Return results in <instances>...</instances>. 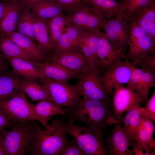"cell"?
Here are the masks:
<instances>
[{
  "label": "cell",
  "instance_id": "cell-1",
  "mask_svg": "<svg viewBox=\"0 0 155 155\" xmlns=\"http://www.w3.org/2000/svg\"><path fill=\"white\" fill-rule=\"evenodd\" d=\"M83 97L75 104L67 107L69 120L83 123L91 129L101 131H105L107 126L120 121L113 115L112 101Z\"/></svg>",
  "mask_w": 155,
  "mask_h": 155
},
{
  "label": "cell",
  "instance_id": "cell-2",
  "mask_svg": "<svg viewBox=\"0 0 155 155\" xmlns=\"http://www.w3.org/2000/svg\"><path fill=\"white\" fill-rule=\"evenodd\" d=\"M36 121L28 154L30 155H61L68 141L65 123L63 119L52 121L51 126L43 129Z\"/></svg>",
  "mask_w": 155,
  "mask_h": 155
},
{
  "label": "cell",
  "instance_id": "cell-3",
  "mask_svg": "<svg viewBox=\"0 0 155 155\" xmlns=\"http://www.w3.org/2000/svg\"><path fill=\"white\" fill-rule=\"evenodd\" d=\"M36 121L15 122L10 129L0 131V138L7 155L28 154Z\"/></svg>",
  "mask_w": 155,
  "mask_h": 155
},
{
  "label": "cell",
  "instance_id": "cell-4",
  "mask_svg": "<svg viewBox=\"0 0 155 155\" xmlns=\"http://www.w3.org/2000/svg\"><path fill=\"white\" fill-rule=\"evenodd\" d=\"M67 134L73 138L85 155H108L104 143L105 131L94 130L81 126L68 120L65 123Z\"/></svg>",
  "mask_w": 155,
  "mask_h": 155
},
{
  "label": "cell",
  "instance_id": "cell-5",
  "mask_svg": "<svg viewBox=\"0 0 155 155\" xmlns=\"http://www.w3.org/2000/svg\"><path fill=\"white\" fill-rule=\"evenodd\" d=\"M39 80L46 88L51 101L61 107L71 106L82 96L77 83L74 84L64 83L48 78Z\"/></svg>",
  "mask_w": 155,
  "mask_h": 155
},
{
  "label": "cell",
  "instance_id": "cell-6",
  "mask_svg": "<svg viewBox=\"0 0 155 155\" xmlns=\"http://www.w3.org/2000/svg\"><path fill=\"white\" fill-rule=\"evenodd\" d=\"M101 71L88 67L77 73V83L82 96L96 100L111 101L101 80Z\"/></svg>",
  "mask_w": 155,
  "mask_h": 155
},
{
  "label": "cell",
  "instance_id": "cell-7",
  "mask_svg": "<svg viewBox=\"0 0 155 155\" xmlns=\"http://www.w3.org/2000/svg\"><path fill=\"white\" fill-rule=\"evenodd\" d=\"M33 103L28 100L25 94L22 92L7 100L0 102V108L14 122H25L40 119L35 112Z\"/></svg>",
  "mask_w": 155,
  "mask_h": 155
},
{
  "label": "cell",
  "instance_id": "cell-8",
  "mask_svg": "<svg viewBox=\"0 0 155 155\" xmlns=\"http://www.w3.org/2000/svg\"><path fill=\"white\" fill-rule=\"evenodd\" d=\"M101 29L113 47L126 53L130 43V31L127 20L122 16L104 20Z\"/></svg>",
  "mask_w": 155,
  "mask_h": 155
},
{
  "label": "cell",
  "instance_id": "cell-9",
  "mask_svg": "<svg viewBox=\"0 0 155 155\" xmlns=\"http://www.w3.org/2000/svg\"><path fill=\"white\" fill-rule=\"evenodd\" d=\"M111 106L115 118L121 121L123 114L132 107L144 102L136 92L123 85L116 86L113 90Z\"/></svg>",
  "mask_w": 155,
  "mask_h": 155
},
{
  "label": "cell",
  "instance_id": "cell-10",
  "mask_svg": "<svg viewBox=\"0 0 155 155\" xmlns=\"http://www.w3.org/2000/svg\"><path fill=\"white\" fill-rule=\"evenodd\" d=\"M67 16L73 25L89 32L101 30L105 20L97 9L88 4Z\"/></svg>",
  "mask_w": 155,
  "mask_h": 155
},
{
  "label": "cell",
  "instance_id": "cell-11",
  "mask_svg": "<svg viewBox=\"0 0 155 155\" xmlns=\"http://www.w3.org/2000/svg\"><path fill=\"white\" fill-rule=\"evenodd\" d=\"M132 67L129 61L122 59L101 74L102 81L108 94H112L116 86L128 83Z\"/></svg>",
  "mask_w": 155,
  "mask_h": 155
},
{
  "label": "cell",
  "instance_id": "cell-12",
  "mask_svg": "<svg viewBox=\"0 0 155 155\" xmlns=\"http://www.w3.org/2000/svg\"><path fill=\"white\" fill-rule=\"evenodd\" d=\"M44 61L59 65L77 73L90 67L83 54L78 49L57 54H51L46 57Z\"/></svg>",
  "mask_w": 155,
  "mask_h": 155
},
{
  "label": "cell",
  "instance_id": "cell-13",
  "mask_svg": "<svg viewBox=\"0 0 155 155\" xmlns=\"http://www.w3.org/2000/svg\"><path fill=\"white\" fill-rule=\"evenodd\" d=\"M99 42L98 51V58L102 68L105 71L118 61L126 60V53L121 49H116L112 46L104 33L99 32Z\"/></svg>",
  "mask_w": 155,
  "mask_h": 155
},
{
  "label": "cell",
  "instance_id": "cell-14",
  "mask_svg": "<svg viewBox=\"0 0 155 155\" xmlns=\"http://www.w3.org/2000/svg\"><path fill=\"white\" fill-rule=\"evenodd\" d=\"M114 127L109 136L104 140L107 143L110 155H129L127 137L123 129L121 121L114 124Z\"/></svg>",
  "mask_w": 155,
  "mask_h": 155
},
{
  "label": "cell",
  "instance_id": "cell-15",
  "mask_svg": "<svg viewBox=\"0 0 155 155\" xmlns=\"http://www.w3.org/2000/svg\"><path fill=\"white\" fill-rule=\"evenodd\" d=\"M126 53L128 61L155 54V39L148 34L130 41Z\"/></svg>",
  "mask_w": 155,
  "mask_h": 155
},
{
  "label": "cell",
  "instance_id": "cell-16",
  "mask_svg": "<svg viewBox=\"0 0 155 155\" xmlns=\"http://www.w3.org/2000/svg\"><path fill=\"white\" fill-rule=\"evenodd\" d=\"M86 31L83 28L72 24L63 33L51 50V54L77 49L78 43Z\"/></svg>",
  "mask_w": 155,
  "mask_h": 155
},
{
  "label": "cell",
  "instance_id": "cell-17",
  "mask_svg": "<svg viewBox=\"0 0 155 155\" xmlns=\"http://www.w3.org/2000/svg\"><path fill=\"white\" fill-rule=\"evenodd\" d=\"M4 3L5 9L0 22V36H7L16 31L22 8L16 1Z\"/></svg>",
  "mask_w": 155,
  "mask_h": 155
},
{
  "label": "cell",
  "instance_id": "cell-18",
  "mask_svg": "<svg viewBox=\"0 0 155 155\" xmlns=\"http://www.w3.org/2000/svg\"><path fill=\"white\" fill-rule=\"evenodd\" d=\"M31 61L42 70L47 78L56 81L68 83L70 80L77 78V73L58 64L47 61Z\"/></svg>",
  "mask_w": 155,
  "mask_h": 155
},
{
  "label": "cell",
  "instance_id": "cell-19",
  "mask_svg": "<svg viewBox=\"0 0 155 155\" xmlns=\"http://www.w3.org/2000/svg\"><path fill=\"white\" fill-rule=\"evenodd\" d=\"M12 70L0 72V102L9 99L22 92V79Z\"/></svg>",
  "mask_w": 155,
  "mask_h": 155
},
{
  "label": "cell",
  "instance_id": "cell-20",
  "mask_svg": "<svg viewBox=\"0 0 155 155\" xmlns=\"http://www.w3.org/2000/svg\"><path fill=\"white\" fill-rule=\"evenodd\" d=\"M142 107L136 105L126 111L121 121L123 129L127 137L129 146L132 142L137 137V131L140 124L142 112Z\"/></svg>",
  "mask_w": 155,
  "mask_h": 155
},
{
  "label": "cell",
  "instance_id": "cell-21",
  "mask_svg": "<svg viewBox=\"0 0 155 155\" xmlns=\"http://www.w3.org/2000/svg\"><path fill=\"white\" fill-rule=\"evenodd\" d=\"M5 36L11 39L35 61H45V53L38 44L30 38L16 31Z\"/></svg>",
  "mask_w": 155,
  "mask_h": 155
},
{
  "label": "cell",
  "instance_id": "cell-22",
  "mask_svg": "<svg viewBox=\"0 0 155 155\" xmlns=\"http://www.w3.org/2000/svg\"><path fill=\"white\" fill-rule=\"evenodd\" d=\"M17 75L23 78L40 80L47 78L42 70L31 61L20 58L7 60Z\"/></svg>",
  "mask_w": 155,
  "mask_h": 155
},
{
  "label": "cell",
  "instance_id": "cell-23",
  "mask_svg": "<svg viewBox=\"0 0 155 155\" xmlns=\"http://www.w3.org/2000/svg\"><path fill=\"white\" fill-rule=\"evenodd\" d=\"M155 39V1L153 0L131 19Z\"/></svg>",
  "mask_w": 155,
  "mask_h": 155
},
{
  "label": "cell",
  "instance_id": "cell-24",
  "mask_svg": "<svg viewBox=\"0 0 155 155\" xmlns=\"http://www.w3.org/2000/svg\"><path fill=\"white\" fill-rule=\"evenodd\" d=\"M33 107L36 113L40 119V123L45 128L49 127L51 125L48 122L54 116L64 115L66 113L67 107H61L53 102L44 100L38 102L36 104H33Z\"/></svg>",
  "mask_w": 155,
  "mask_h": 155
},
{
  "label": "cell",
  "instance_id": "cell-25",
  "mask_svg": "<svg viewBox=\"0 0 155 155\" xmlns=\"http://www.w3.org/2000/svg\"><path fill=\"white\" fill-rule=\"evenodd\" d=\"M46 24L51 51L63 33L72 24L68 17L63 13L47 20Z\"/></svg>",
  "mask_w": 155,
  "mask_h": 155
},
{
  "label": "cell",
  "instance_id": "cell-26",
  "mask_svg": "<svg viewBox=\"0 0 155 155\" xmlns=\"http://www.w3.org/2000/svg\"><path fill=\"white\" fill-rule=\"evenodd\" d=\"M33 14L47 20L63 13L62 7L55 0H42L30 8Z\"/></svg>",
  "mask_w": 155,
  "mask_h": 155
},
{
  "label": "cell",
  "instance_id": "cell-27",
  "mask_svg": "<svg viewBox=\"0 0 155 155\" xmlns=\"http://www.w3.org/2000/svg\"><path fill=\"white\" fill-rule=\"evenodd\" d=\"M38 80L23 78L22 80V91L26 94L33 101H51L45 87Z\"/></svg>",
  "mask_w": 155,
  "mask_h": 155
},
{
  "label": "cell",
  "instance_id": "cell-28",
  "mask_svg": "<svg viewBox=\"0 0 155 155\" xmlns=\"http://www.w3.org/2000/svg\"><path fill=\"white\" fill-rule=\"evenodd\" d=\"M97 9L105 20L120 16L124 2L116 0H84Z\"/></svg>",
  "mask_w": 155,
  "mask_h": 155
},
{
  "label": "cell",
  "instance_id": "cell-29",
  "mask_svg": "<svg viewBox=\"0 0 155 155\" xmlns=\"http://www.w3.org/2000/svg\"><path fill=\"white\" fill-rule=\"evenodd\" d=\"M154 122L152 119L142 113L136 140L152 150L155 149V142L153 136L155 131Z\"/></svg>",
  "mask_w": 155,
  "mask_h": 155
},
{
  "label": "cell",
  "instance_id": "cell-30",
  "mask_svg": "<svg viewBox=\"0 0 155 155\" xmlns=\"http://www.w3.org/2000/svg\"><path fill=\"white\" fill-rule=\"evenodd\" d=\"M0 51L7 60L20 58L30 61H35L16 43L5 36H0Z\"/></svg>",
  "mask_w": 155,
  "mask_h": 155
},
{
  "label": "cell",
  "instance_id": "cell-31",
  "mask_svg": "<svg viewBox=\"0 0 155 155\" xmlns=\"http://www.w3.org/2000/svg\"><path fill=\"white\" fill-rule=\"evenodd\" d=\"M47 21L34 16V36L36 41L45 53L46 57L51 54Z\"/></svg>",
  "mask_w": 155,
  "mask_h": 155
},
{
  "label": "cell",
  "instance_id": "cell-32",
  "mask_svg": "<svg viewBox=\"0 0 155 155\" xmlns=\"http://www.w3.org/2000/svg\"><path fill=\"white\" fill-rule=\"evenodd\" d=\"M34 16L29 8L23 9L20 13L16 31L36 41L34 34Z\"/></svg>",
  "mask_w": 155,
  "mask_h": 155
},
{
  "label": "cell",
  "instance_id": "cell-33",
  "mask_svg": "<svg viewBox=\"0 0 155 155\" xmlns=\"http://www.w3.org/2000/svg\"><path fill=\"white\" fill-rule=\"evenodd\" d=\"M153 0H126L123 4L121 15L128 20L131 19Z\"/></svg>",
  "mask_w": 155,
  "mask_h": 155
},
{
  "label": "cell",
  "instance_id": "cell-34",
  "mask_svg": "<svg viewBox=\"0 0 155 155\" xmlns=\"http://www.w3.org/2000/svg\"><path fill=\"white\" fill-rule=\"evenodd\" d=\"M155 73L149 71L144 72L140 87L136 92L146 102L151 88L155 86Z\"/></svg>",
  "mask_w": 155,
  "mask_h": 155
},
{
  "label": "cell",
  "instance_id": "cell-35",
  "mask_svg": "<svg viewBox=\"0 0 155 155\" xmlns=\"http://www.w3.org/2000/svg\"><path fill=\"white\" fill-rule=\"evenodd\" d=\"M77 49L80 50L83 54L90 67L101 71L102 67L99 60L95 56L88 46L81 38L78 43Z\"/></svg>",
  "mask_w": 155,
  "mask_h": 155
},
{
  "label": "cell",
  "instance_id": "cell-36",
  "mask_svg": "<svg viewBox=\"0 0 155 155\" xmlns=\"http://www.w3.org/2000/svg\"><path fill=\"white\" fill-rule=\"evenodd\" d=\"M100 30L94 32L86 31L81 38L98 59L97 53L99 42V32Z\"/></svg>",
  "mask_w": 155,
  "mask_h": 155
},
{
  "label": "cell",
  "instance_id": "cell-37",
  "mask_svg": "<svg viewBox=\"0 0 155 155\" xmlns=\"http://www.w3.org/2000/svg\"><path fill=\"white\" fill-rule=\"evenodd\" d=\"M129 62L132 66L144 71L155 73V54L144 58L134 59Z\"/></svg>",
  "mask_w": 155,
  "mask_h": 155
},
{
  "label": "cell",
  "instance_id": "cell-38",
  "mask_svg": "<svg viewBox=\"0 0 155 155\" xmlns=\"http://www.w3.org/2000/svg\"><path fill=\"white\" fill-rule=\"evenodd\" d=\"M63 7L68 16L88 4L84 0H55Z\"/></svg>",
  "mask_w": 155,
  "mask_h": 155
},
{
  "label": "cell",
  "instance_id": "cell-39",
  "mask_svg": "<svg viewBox=\"0 0 155 155\" xmlns=\"http://www.w3.org/2000/svg\"><path fill=\"white\" fill-rule=\"evenodd\" d=\"M144 72L141 69L133 66L130 77L127 84V87L137 92L142 81Z\"/></svg>",
  "mask_w": 155,
  "mask_h": 155
},
{
  "label": "cell",
  "instance_id": "cell-40",
  "mask_svg": "<svg viewBox=\"0 0 155 155\" xmlns=\"http://www.w3.org/2000/svg\"><path fill=\"white\" fill-rule=\"evenodd\" d=\"M132 147L131 150H129V155H154L155 150L149 149L146 146L140 143L137 140H133L131 144Z\"/></svg>",
  "mask_w": 155,
  "mask_h": 155
},
{
  "label": "cell",
  "instance_id": "cell-41",
  "mask_svg": "<svg viewBox=\"0 0 155 155\" xmlns=\"http://www.w3.org/2000/svg\"><path fill=\"white\" fill-rule=\"evenodd\" d=\"M61 155H85L81 149L73 140L68 141Z\"/></svg>",
  "mask_w": 155,
  "mask_h": 155
},
{
  "label": "cell",
  "instance_id": "cell-42",
  "mask_svg": "<svg viewBox=\"0 0 155 155\" xmlns=\"http://www.w3.org/2000/svg\"><path fill=\"white\" fill-rule=\"evenodd\" d=\"M146 106L141 108L142 113L155 121V91L150 98L146 101Z\"/></svg>",
  "mask_w": 155,
  "mask_h": 155
},
{
  "label": "cell",
  "instance_id": "cell-43",
  "mask_svg": "<svg viewBox=\"0 0 155 155\" xmlns=\"http://www.w3.org/2000/svg\"><path fill=\"white\" fill-rule=\"evenodd\" d=\"M14 121L2 109L0 108V131L11 127Z\"/></svg>",
  "mask_w": 155,
  "mask_h": 155
},
{
  "label": "cell",
  "instance_id": "cell-44",
  "mask_svg": "<svg viewBox=\"0 0 155 155\" xmlns=\"http://www.w3.org/2000/svg\"><path fill=\"white\" fill-rule=\"evenodd\" d=\"M42 0H22L20 4L22 8H30L34 4Z\"/></svg>",
  "mask_w": 155,
  "mask_h": 155
},
{
  "label": "cell",
  "instance_id": "cell-45",
  "mask_svg": "<svg viewBox=\"0 0 155 155\" xmlns=\"http://www.w3.org/2000/svg\"><path fill=\"white\" fill-rule=\"evenodd\" d=\"M5 58L0 54V72L8 71L9 66L4 59Z\"/></svg>",
  "mask_w": 155,
  "mask_h": 155
},
{
  "label": "cell",
  "instance_id": "cell-46",
  "mask_svg": "<svg viewBox=\"0 0 155 155\" xmlns=\"http://www.w3.org/2000/svg\"><path fill=\"white\" fill-rule=\"evenodd\" d=\"M5 9L4 3L0 0V22L4 14Z\"/></svg>",
  "mask_w": 155,
  "mask_h": 155
},
{
  "label": "cell",
  "instance_id": "cell-47",
  "mask_svg": "<svg viewBox=\"0 0 155 155\" xmlns=\"http://www.w3.org/2000/svg\"><path fill=\"white\" fill-rule=\"evenodd\" d=\"M0 155H7L0 138Z\"/></svg>",
  "mask_w": 155,
  "mask_h": 155
},
{
  "label": "cell",
  "instance_id": "cell-48",
  "mask_svg": "<svg viewBox=\"0 0 155 155\" xmlns=\"http://www.w3.org/2000/svg\"><path fill=\"white\" fill-rule=\"evenodd\" d=\"M2 1H4L9 2L11 1H16V0H1Z\"/></svg>",
  "mask_w": 155,
  "mask_h": 155
},
{
  "label": "cell",
  "instance_id": "cell-49",
  "mask_svg": "<svg viewBox=\"0 0 155 155\" xmlns=\"http://www.w3.org/2000/svg\"><path fill=\"white\" fill-rule=\"evenodd\" d=\"M118 1L124 2L126 0H116Z\"/></svg>",
  "mask_w": 155,
  "mask_h": 155
}]
</instances>
